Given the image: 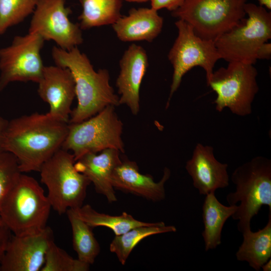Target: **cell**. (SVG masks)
Listing matches in <instances>:
<instances>
[{"label":"cell","instance_id":"obj_15","mask_svg":"<svg viewBox=\"0 0 271 271\" xmlns=\"http://www.w3.org/2000/svg\"><path fill=\"white\" fill-rule=\"evenodd\" d=\"M119 67L116 81L119 105H126L136 115L140 109L141 85L148 67L146 51L141 46L132 44L124 51Z\"/></svg>","mask_w":271,"mask_h":271},{"label":"cell","instance_id":"obj_30","mask_svg":"<svg viewBox=\"0 0 271 271\" xmlns=\"http://www.w3.org/2000/svg\"><path fill=\"white\" fill-rule=\"evenodd\" d=\"M12 235V232L0 216V264Z\"/></svg>","mask_w":271,"mask_h":271},{"label":"cell","instance_id":"obj_27","mask_svg":"<svg viewBox=\"0 0 271 271\" xmlns=\"http://www.w3.org/2000/svg\"><path fill=\"white\" fill-rule=\"evenodd\" d=\"M90 265L74 259L53 241L50 245L41 271H87Z\"/></svg>","mask_w":271,"mask_h":271},{"label":"cell","instance_id":"obj_24","mask_svg":"<svg viewBox=\"0 0 271 271\" xmlns=\"http://www.w3.org/2000/svg\"><path fill=\"white\" fill-rule=\"evenodd\" d=\"M66 213L71 224L73 246L78 259L90 265L94 263L100 250L92 228L81 219L73 209H68Z\"/></svg>","mask_w":271,"mask_h":271},{"label":"cell","instance_id":"obj_21","mask_svg":"<svg viewBox=\"0 0 271 271\" xmlns=\"http://www.w3.org/2000/svg\"><path fill=\"white\" fill-rule=\"evenodd\" d=\"M243 241L235 253L238 261H246L256 271L271 257V210L266 225L257 231L242 233Z\"/></svg>","mask_w":271,"mask_h":271},{"label":"cell","instance_id":"obj_31","mask_svg":"<svg viewBox=\"0 0 271 271\" xmlns=\"http://www.w3.org/2000/svg\"><path fill=\"white\" fill-rule=\"evenodd\" d=\"M271 57V44L268 42L262 44L258 48L256 54L258 59H269Z\"/></svg>","mask_w":271,"mask_h":271},{"label":"cell","instance_id":"obj_35","mask_svg":"<svg viewBox=\"0 0 271 271\" xmlns=\"http://www.w3.org/2000/svg\"><path fill=\"white\" fill-rule=\"evenodd\" d=\"M125 1L128 2L142 3V2H146L147 1H150V0H125Z\"/></svg>","mask_w":271,"mask_h":271},{"label":"cell","instance_id":"obj_25","mask_svg":"<svg viewBox=\"0 0 271 271\" xmlns=\"http://www.w3.org/2000/svg\"><path fill=\"white\" fill-rule=\"evenodd\" d=\"M73 209L77 215L92 228L99 226L107 227L115 235H121L136 227L149 225L153 223L137 220L125 212L120 215L101 213L94 210L89 204L83 205L79 208Z\"/></svg>","mask_w":271,"mask_h":271},{"label":"cell","instance_id":"obj_14","mask_svg":"<svg viewBox=\"0 0 271 271\" xmlns=\"http://www.w3.org/2000/svg\"><path fill=\"white\" fill-rule=\"evenodd\" d=\"M38 84L39 96L49 105L47 113L69 123L71 105L76 96L75 81L69 69L58 65L45 66Z\"/></svg>","mask_w":271,"mask_h":271},{"label":"cell","instance_id":"obj_23","mask_svg":"<svg viewBox=\"0 0 271 271\" xmlns=\"http://www.w3.org/2000/svg\"><path fill=\"white\" fill-rule=\"evenodd\" d=\"M82 12L78 17L81 29L112 25L121 17V0H79Z\"/></svg>","mask_w":271,"mask_h":271},{"label":"cell","instance_id":"obj_29","mask_svg":"<svg viewBox=\"0 0 271 271\" xmlns=\"http://www.w3.org/2000/svg\"><path fill=\"white\" fill-rule=\"evenodd\" d=\"M186 0H150L151 8L158 11L166 9L173 12L180 7Z\"/></svg>","mask_w":271,"mask_h":271},{"label":"cell","instance_id":"obj_13","mask_svg":"<svg viewBox=\"0 0 271 271\" xmlns=\"http://www.w3.org/2000/svg\"><path fill=\"white\" fill-rule=\"evenodd\" d=\"M54 241L52 229L30 235H12L0 264V271H39Z\"/></svg>","mask_w":271,"mask_h":271},{"label":"cell","instance_id":"obj_5","mask_svg":"<svg viewBox=\"0 0 271 271\" xmlns=\"http://www.w3.org/2000/svg\"><path fill=\"white\" fill-rule=\"evenodd\" d=\"M247 18L222 34L215 41L221 59L228 62L254 65L259 47L271 38V13L251 3L245 5Z\"/></svg>","mask_w":271,"mask_h":271},{"label":"cell","instance_id":"obj_22","mask_svg":"<svg viewBox=\"0 0 271 271\" xmlns=\"http://www.w3.org/2000/svg\"><path fill=\"white\" fill-rule=\"evenodd\" d=\"M176 230L175 226L166 225L163 222L136 227L121 235H115L110 244L109 250L116 255L120 263L124 265L133 248L144 239L153 235L175 232Z\"/></svg>","mask_w":271,"mask_h":271},{"label":"cell","instance_id":"obj_28","mask_svg":"<svg viewBox=\"0 0 271 271\" xmlns=\"http://www.w3.org/2000/svg\"><path fill=\"white\" fill-rule=\"evenodd\" d=\"M22 172L16 158L7 151L0 152V204L18 181Z\"/></svg>","mask_w":271,"mask_h":271},{"label":"cell","instance_id":"obj_16","mask_svg":"<svg viewBox=\"0 0 271 271\" xmlns=\"http://www.w3.org/2000/svg\"><path fill=\"white\" fill-rule=\"evenodd\" d=\"M227 168V164L215 158L212 146L200 143L196 144L191 159L185 165L194 187L203 195L215 193L216 190L229 185Z\"/></svg>","mask_w":271,"mask_h":271},{"label":"cell","instance_id":"obj_34","mask_svg":"<svg viewBox=\"0 0 271 271\" xmlns=\"http://www.w3.org/2000/svg\"><path fill=\"white\" fill-rule=\"evenodd\" d=\"M263 271L271 270V260L270 258L265 262L261 267Z\"/></svg>","mask_w":271,"mask_h":271},{"label":"cell","instance_id":"obj_26","mask_svg":"<svg viewBox=\"0 0 271 271\" xmlns=\"http://www.w3.org/2000/svg\"><path fill=\"white\" fill-rule=\"evenodd\" d=\"M38 0H0V35L33 13Z\"/></svg>","mask_w":271,"mask_h":271},{"label":"cell","instance_id":"obj_8","mask_svg":"<svg viewBox=\"0 0 271 271\" xmlns=\"http://www.w3.org/2000/svg\"><path fill=\"white\" fill-rule=\"evenodd\" d=\"M247 0H186L172 15L191 26L200 38L215 42L246 16Z\"/></svg>","mask_w":271,"mask_h":271},{"label":"cell","instance_id":"obj_10","mask_svg":"<svg viewBox=\"0 0 271 271\" xmlns=\"http://www.w3.org/2000/svg\"><path fill=\"white\" fill-rule=\"evenodd\" d=\"M175 25L178 36L168 56L173 68V73L166 108L187 72L195 67H202L205 71L208 82L215 63L221 59L214 42L200 38L190 25L182 20L178 19Z\"/></svg>","mask_w":271,"mask_h":271},{"label":"cell","instance_id":"obj_20","mask_svg":"<svg viewBox=\"0 0 271 271\" xmlns=\"http://www.w3.org/2000/svg\"><path fill=\"white\" fill-rule=\"evenodd\" d=\"M237 205L221 203L215 193L205 195L202 206L204 230L202 233L205 250L214 249L221 243V233L226 220L234 214Z\"/></svg>","mask_w":271,"mask_h":271},{"label":"cell","instance_id":"obj_11","mask_svg":"<svg viewBox=\"0 0 271 271\" xmlns=\"http://www.w3.org/2000/svg\"><path fill=\"white\" fill-rule=\"evenodd\" d=\"M44 41L29 33L15 36L10 45L0 49V92L12 82L40 81L45 66L40 54Z\"/></svg>","mask_w":271,"mask_h":271},{"label":"cell","instance_id":"obj_2","mask_svg":"<svg viewBox=\"0 0 271 271\" xmlns=\"http://www.w3.org/2000/svg\"><path fill=\"white\" fill-rule=\"evenodd\" d=\"M52 56L56 65L69 69L74 79L77 105L72 110L69 123L87 119L108 105H119V96L109 83L108 71H95L77 47L65 50L54 46Z\"/></svg>","mask_w":271,"mask_h":271},{"label":"cell","instance_id":"obj_12","mask_svg":"<svg viewBox=\"0 0 271 271\" xmlns=\"http://www.w3.org/2000/svg\"><path fill=\"white\" fill-rule=\"evenodd\" d=\"M71 9L65 0H38L31 20L29 33L53 40L58 47L69 50L83 42L81 29L69 18Z\"/></svg>","mask_w":271,"mask_h":271},{"label":"cell","instance_id":"obj_17","mask_svg":"<svg viewBox=\"0 0 271 271\" xmlns=\"http://www.w3.org/2000/svg\"><path fill=\"white\" fill-rule=\"evenodd\" d=\"M170 176V170L165 167L162 179L156 182L152 176L141 173L136 162L125 158L114 169L111 182L114 189L159 202L166 197L165 185Z\"/></svg>","mask_w":271,"mask_h":271},{"label":"cell","instance_id":"obj_7","mask_svg":"<svg viewBox=\"0 0 271 271\" xmlns=\"http://www.w3.org/2000/svg\"><path fill=\"white\" fill-rule=\"evenodd\" d=\"M108 105L83 121L69 123L62 149L71 152L75 161L84 155L112 149L124 152L121 138L123 123L115 110Z\"/></svg>","mask_w":271,"mask_h":271},{"label":"cell","instance_id":"obj_18","mask_svg":"<svg viewBox=\"0 0 271 271\" xmlns=\"http://www.w3.org/2000/svg\"><path fill=\"white\" fill-rule=\"evenodd\" d=\"M120 152L115 149H105L99 154L87 153L75 162V167L92 183L97 193L104 195L110 203L117 201L111 182L114 169L121 163Z\"/></svg>","mask_w":271,"mask_h":271},{"label":"cell","instance_id":"obj_1","mask_svg":"<svg viewBox=\"0 0 271 271\" xmlns=\"http://www.w3.org/2000/svg\"><path fill=\"white\" fill-rule=\"evenodd\" d=\"M69 123L35 112L8 121L3 149L17 159L21 172H39L42 165L62 145Z\"/></svg>","mask_w":271,"mask_h":271},{"label":"cell","instance_id":"obj_3","mask_svg":"<svg viewBox=\"0 0 271 271\" xmlns=\"http://www.w3.org/2000/svg\"><path fill=\"white\" fill-rule=\"evenodd\" d=\"M231 180L235 191L227 195L226 201L229 205H237L231 217L238 221L237 229L242 233L251 229V220L262 206L271 210V160L255 157L237 167Z\"/></svg>","mask_w":271,"mask_h":271},{"label":"cell","instance_id":"obj_33","mask_svg":"<svg viewBox=\"0 0 271 271\" xmlns=\"http://www.w3.org/2000/svg\"><path fill=\"white\" fill-rule=\"evenodd\" d=\"M259 4L260 6H261L267 10H271V0H258Z\"/></svg>","mask_w":271,"mask_h":271},{"label":"cell","instance_id":"obj_19","mask_svg":"<svg viewBox=\"0 0 271 271\" xmlns=\"http://www.w3.org/2000/svg\"><path fill=\"white\" fill-rule=\"evenodd\" d=\"M117 38L123 42H152L161 33L163 19L151 8L131 9L112 25Z\"/></svg>","mask_w":271,"mask_h":271},{"label":"cell","instance_id":"obj_6","mask_svg":"<svg viewBox=\"0 0 271 271\" xmlns=\"http://www.w3.org/2000/svg\"><path fill=\"white\" fill-rule=\"evenodd\" d=\"M73 155L62 148L41 166V182L46 185L51 207L59 214L83 204L90 180L75 167Z\"/></svg>","mask_w":271,"mask_h":271},{"label":"cell","instance_id":"obj_32","mask_svg":"<svg viewBox=\"0 0 271 271\" xmlns=\"http://www.w3.org/2000/svg\"><path fill=\"white\" fill-rule=\"evenodd\" d=\"M8 121L9 120L0 116V152L5 151L3 149V143Z\"/></svg>","mask_w":271,"mask_h":271},{"label":"cell","instance_id":"obj_9","mask_svg":"<svg viewBox=\"0 0 271 271\" xmlns=\"http://www.w3.org/2000/svg\"><path fill=\"white\" fill-rule=\"evenodd\" d=\"M257 75L253 65L240 62H228L226 67L214 71L207 84L216 94V110L220 112L228 108L238 116L250 114L258 91Z\"/></svg>","mask_w":271,"mask_h":271},{"label":"cell","instance_id":"obj_4","mask_svg":"<svg viewBox=\"0 0 271 271\" xmlns=\"http://www.w3.org/2000/svg\"><path fill=\"white\" fill-rule=\"evenodd\" d=\"M51 205L34 178L21 175L0 204V216L16 235L34 234L47 227Z\"/></svg>","mask_w":271,"mask_h":271}]
</instances>
